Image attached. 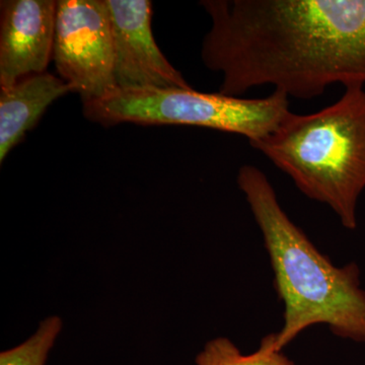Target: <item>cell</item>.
<instances>
[{"label": "cell", "mask_w": 365, "mask_h": 365, "mask_svg": "<svg viewBox=\"0 0 365 365\" xmlns=\"http://www.w3.org/2000/svg\"><path fill=\"white\" fill-rule=\"evenodd\" d=\"M211 19L204 66L220 93L273 86L309 100L329 86L365 85V0H202Z\"/></svg>", "instance_id": "cell-1"}, {"label": "cell", "mask_w": 365, "mask_h": 365, "mask_svg": "<svg viewBox=\"0 0 365 365\" xmlns=\"http://www.w3.org/2000/svg\"><path fill=\"white\" fill-rule=\"evenodd\" d=\"M237 185L260 228L284 306L283 326L271 334L285 346L309 327L326 325L342 339L365 343V290L355 263L338 267L322 254L281 207L267 176L252 165L240 168Z\"/></svg>", "instance_id": "cell-2"}, {"label": "cell", "mask_w": 365, "mask_h": 365, "mask_svg": "<svg viewBox=\"0 0 365 365\" xmlns=\"http://www.w3.org/2000/svg\"><path fill=\"white\" fill-rule=\"evenodd\" d=\"M312 200L332 209L347 230L357 227L365 190L364 86H345L337 102L313 114L289 116L251 143Z\"/></svg>", "instance_id": "cell-3"}, {"label": "cell", "mask_w": 365, "mask_h": 365, "mask_svg": "<svg viewBox=\"0 0 365 365\" xmlns=\"http://www.w3.org/2000/svg\"><path fill=\"white\" fill-rule=\"evenodd\" d=\"M85 116L104 126L121 123L204 127L246 137L250 144L273 133L289 116V98L274 91L248 98L192 88L116 90L83 104Z\"/></svg>", "instance_id": "cell-4"}, {"label": "cell", "mask_w": 365, "mask_h": 365, "mask_svg": "<svg viewBox=\"0 0 365 365\" xmlns=\"http://www.w3.org/2000/svg\"><path fill=\"white\" fill-rule=\"evenodd\" d=\"M53 61L83 104L117 90L114 42L106 0L57 1Z\"/></svg>", "instance_id": "cell-5"}, {"label": "cell", "mask_w": 365, "mask_h": 365, "mask_svg": "<svg viewBox=\"0 0 365 365\" xmlns=\"http://www.w3.org/2000/svg\"><path fill=\"white\" fill-rule=\"evenodd\" d=\"M114 42L117 90L192 88L160 51L151 29L148 0H106Z\"/></svg>", "instance_id": "cell-6"}, {"label": "cell", "mask_w": 365, "mask_h": 365, "mask_svg": "<svg viewBox=\"0 0 365 365\" xmlns=\"http://www.w3.org/2000/svg\"><path fill=\"white\" fill-rule=\"evenodd\" d=\"M0 9V88H7L46 72L53 56L57 1L4 0Z\"/></svg>", "instance_id": "cell-7"}, {"label": "cell", "mask_w": 365, "mask_h": 365, "mask_svg": "<svg viewBox=\"0 0 365 365\" xmlns=\"http://www.w3.org/2000/svg\"><path fill=\"white\" fill-rule=\"evenodd\" d=\"M73 88L52 74H32L0 88V163L31 130L55 100Z\"/></svg>", "instance_id": "cell-8"}, {"label": "cell", "mask_w": 365, "mask_h": 365, "mask_svg": "<svg viewBox=\"0 0 365 365\" xmlns=\"http://www.w3.org/2000/svg\"><path fill=\"white\" fill-rule=\"evenodd\" d=\"M196 365H295L283 351L273 347L270 335L261 341L258 350L244 354L232 341L218 337L208 341L197 354Z\"/></svg>", "instance_id": "cell-9"}, {"label": "cell", "mask_w": 365, "mask_h": 365, "mask_svg": "<svg viewBox=\"0 0 365 365\" xmlns=\"http://www.w3.org/2000/svg\"><path fill=\"white\" fill-rule=\"evenodd\" d=\"M63 327L58 316H50L25 342L0 353V365H45Z\"/></svg>", "instance_id": "cell-10"}]
</instances>
